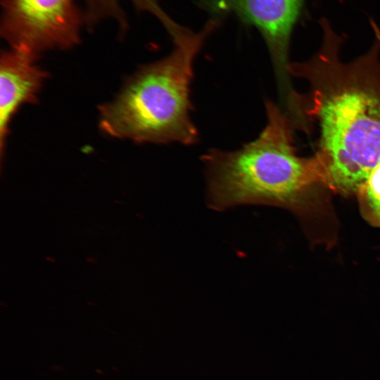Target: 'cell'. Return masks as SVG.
I'll return each mask as SVG.
<instances>
[{
  "instance_id": "7a4b0ae2",
  "label": "cell",
  "mask_w": 380,
  "mask_h": 380,
  "mask_svg": "<svg viewBox=\"0 0 380 380\" xmlns=\"http://www.w3.org/2000/svg\"><path fill=\"white\" fill-rule=\"evenodd\" d=\"M265 107L267 122L257 138L236 150L213 148L203 156L211 209L294 207L310 184L319 180L315 160L295 153L286 118L271 101Z\"/></svg>"
},
{
  "instance_id": "ba28073f",
  "label": "cell",
  "mask_w": 380,
  "mask_h": 380,
  "mask_svg": "<svg viewBox=\"0 0 380 380\" xmlns=\"http://www.w3.org/2000/svg\"><path fill=\"white\" fill-rule=\"evenodd\" d=\"M88 6V17L91 20L103 16L113 15L120 19L122 13L118 0H86ZM137 8L148 11L155 15L160 21L167 15L158 6L156 0H131Z\"/></svg>"
},
{
  "instance_id": "3957f363",
  "label": "cell",
  "mask_w": 380,
  "mask_h": 380,
  "mask_svg": "<svg viewBox=\"0 0 380 380\" xmlns=\"http://www.w3.org/2000/svg\"><path fill=\"white\" fill-rule=\"evenodd\" d=\"M319 118V180L341 194L357 191L380 163V99L362 91H343L322 104Z\"/></svg>"
},
{
  "instance_id": "277c9868",
  "label": "cell",
  "mask_w": 380,
  "mask_h": 380,
  "mask_svg": "<svg viewBox=\"0 0 380 380\" xmlns=\"http://www.w3.org/2000/svg\"><path fill=\"white\" fill-rule=\"evenodd\" d=\"M1 35L11 48L38 56L80 42L81 17L75 0H4Z\"/></svg>"
},
{
  "instance_id": "5b68a950",
  "label": "cell",
  "mask_w": 380,
  "mask_h": 380,
  "mask_svg": "<svg viewBox=\"0 0 380 380\" xmlns=\"http://www.w3.org/2000/svg\"><path fill=\"white\" fill-rule=\"evenodd\" d=\"M303 0H204V8L215 14L234 13L255 27L263 37L278 77L283 78L290 36Z\"/></svg>"
},
{
  "instance_id": "52a82bcc",
  "label": "cell",
  "mask_w": 380,
  "mask_h": 380,
  "mask_svg": "<svg viewBox=\"0 0 380 380\" xmlns=\"http://www.w3.org/2000/svg\"><path fill=\"white\" fill-rule=\"evenodd\" d=\"M357 191L365 216L372 224L380 226V163L372 170Z\"/></svg>"
},
{
  "instance_id": "8992f818",
  "label": "cell",
  "mask_w": 380,
  "mask_h": 380,
  "mask_svg": "<svg viewBox=\"0 0 380 380\" xmlns=\"http://www.w3.org/2000/svg\"><path fill=\"white\" fill-rule=\"evenodd\" d=\"M39 57L20 49L11 48L0 59V155H4L12 118L19 108L35 103L48 72L37 63Z\"/></svg>"
},
{
  "instance_id": "6da1fadb",
  "label": "cell",
  "mask_w": 380,
  "mask_h": 380,
  "mask_svg": "<svg viewBox=\"0 0 380 380\" xmlns=\"http://www.w3.org/2000/svg\"><path fill=\"white\" fill-rule=\"evenodd\" d=\"M215 25V21H210L198 33L181 26L172 30V51L142 66L113 100L99 107L101 131L139 143L196 142L198 131L190 115L193 66Z\"/></svg>"
}]
</instances>
